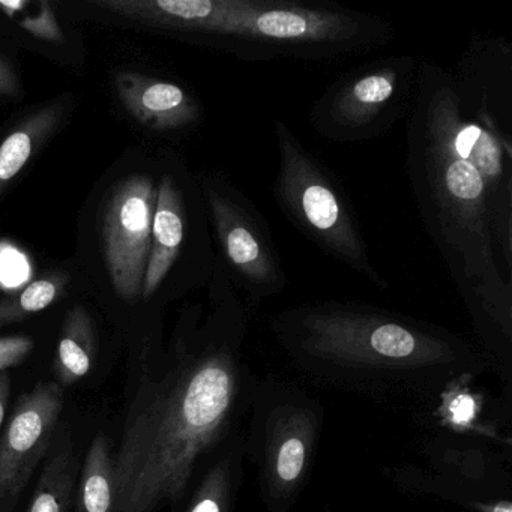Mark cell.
<instances>
[{
	"instance_id": "cell-23",
	"label": "cell",
	"mask_w": 512,
	"mask_h": 512,
	"mask_svg": "<svg viewBox=\"0 0 512 512\" xmlns=\"http://www.w3.org/2000/svg\"><path fill=\"white\" fill-rule=\"evenodd\" d=\"M20 86L16 74L7 62L0 59V97L14 98L19 94Z\"/></svg>"
},
{
	"instance_id": "cell-9",
	"label": "cell",
	"mask_w": 512,
	"mask_h": 512,
	"mask_svg": "<svg viewBox=\"0 0 512 512\" xmlns=\"http://www.w3.org/2000/svg\"><path fill=\"white\" fill-rule=\"evenodd\" d=\"M199 185L217 239V259L248 311H256L289 286L271 227L253 200L223 176L205 175Z\"/></svg>"
},
{
	"instance_id": "cell-4",
	"label": "cell",
	"mask_w": 512,
	"mask_h": 512,
	"mask_svg": "<svg viewBox=\"0 0 512 512\" xmlns=\"http://www.w3.org/2000/svg\"><path fill=\"white\" fill-rule=\"evenodd\" d=\"M388 22L335 4L299 0H229L221 46L247 61L293 56L325 61L383 46Z\"/></svg>"
},
{
	"instance_id": "cell-18",
	"label": "cell",
	"mask_w": 512,
	"mask_h": 512,
	"mask_svg": "<svg viewBox=\"0 0 512 512\" xmlns=\"http://www.w3.org/2000/svg\"><path fill=\"white\" fill-rule=\"evenodd\" d=\"M76 512H115L113 455L103 434H97L83 461Z\"/></svg>"
},
{
	"instance_id": "cell-24",
	"label": "cell",
	"mask_w": 512,
	"mask_h": 512,
	"mask_svg": "<svg viewBox=\"0 0 512 512\" xmlns=\"http://www.w3.org/2000/svg\"><path fill=\"white\" fill-rule=\"evenodd\" d=\"M11 395V376L4 371L0 373V433L4 430L5 415H7L8 403Z\"/></svg>"
},
{
	"instance_id": "cell-10",
	"label": "cell",
	"mask_w": 512,
	"mask_h": 512,
	"mask_svg": "<svg viewBox=\"0 0 512 512\" xmlns=\"http://www.w3.org/2000/svg\"><path fill=\"white\" fill-rule=\"evenodd\" d=\"M157 188L151 176H130L116 185L104 208L107 272L119 298L130 304L142 299Z\"/></svg>"
},
{
	"instance_id": "cell-2",
	"label": "cell",
	"mask_w": 512,
	"mask_h": 512,
	"mask_svg": "<svg viewBox=\"0 0 512 512\" xmlns=\"http://www.w3.org/2000/svg\"><path fill=\"white\" fill-rule=\"evenodd\" d=\"M248 325L250 311L217 259L208 317L190 323L131 404L113 457L115 512L181 502L206 455L244 430L256 379L245 356Z\"/></svg>"
},
{
	"instance_id": "cell-13",
	"label": "cell",
	"mask_w": 512,
	"mask_h": 512,
	"mask_svg": "<svg viewBox=\"0 0 512 512\" xmlns=\"http://www.w3.org/2000/svg\"><path fill=\"white\" fill-rule=\"evenodd\" d=\"M115 86L130 115L152 130H184L202 118L197 98L176 83L137 73H119Z\"/></svg>"
},
{
	"instance_id": "cell-6",
	"label": "cell",
	"mask_w": 512,
	"mask_h": 512,
	"mask_svg": "<svg viewBox=\"0 0 512 512\" xmlns=\"http://www.w3.org/2000/svg\"><path fill=\"white\" fill-rule=\"evenodd\" d=\"M278 167L274 197L287 220L328 256L386 289L362 238L349 197L334 173L317 160L284 121L274 122Z\"/></svg>"
},
{
	"instance_id": "cell-22",
	"label": "cell",
	"mask_w": 512,
	"mask_h": 512,
	"mask_svg": "<svg viewBox=\"0 0 512 512\" xmlns=\"http://www.w3.org/2000/svg\"><path fill=\"white\" fill-rule=\"evenodd\" d=\"M34 350V340L23 335L0 337V373L22 364Z\"/></svg>"
},
{
	"instance_id": "cell-17",
	"label": "cell",
	"mask_w": 512,
	"mask_h": 512,
	"mask_svg": "<svg viewBox=\"0 0 512 512\" xmlns=\"http://www.w3.org/2000/svg\"><path fill=\"white\" fill-rule=\"evenodd\" d=\"M97 353V338L91 317L83 308L68 313L56 350L55 371L59 385L71 386L91 371Z\"/></svg>"
},
{
	"instance_id": "cell-15",
	"label": "cell",
	"mask_w": 512,
	"mask_h": 512,
	"mask_svg": "<svg viewBox=\"0 0 512 512\" xmlns=\"http://www.w3.org/2000/svg\"><path fill=\"white\" fill-rule=\"evenodd\" d=\"M433 412L445 433L493 442L511 452V425L488 418L487 398L476 392L472 383L452 386L433 404Z\"/></svg>"
},
{
	"instance_id": "cell-7",
	"label": "cell",
	"mask_w": 512,
	"mask_h": 512,
	"mask_svg": "<svg viewBox=\"0 0 512 512\" xmlns=\"http://www.w3.org/2000/svg\"><path fill=\"white\" fill-rule=\"evenodd\" d=\"M421 464L386 470L404 493L434 497L467 512H512L511 454L473 437L442 433L425 440Z\"/></svg>"
},
{
	"instance_id": "cell-12",
	"label": "cell",
	"mask_w": 512,
	"mask_h": 512,
	"mask_svg": "<svg viewBox=\"0 0 512 512\" xmlns=\"http://www.w3.org/2000/svg\"><path fill=\"white\" fill-rule=\"evenodd\" d=\"M191 215L188 194L172 173L161 176L152 218L151 251L143 280L142 299L149 301L187 250Z\"/></svg>"
},
{
	"instance_id": "cell-1",
	"label": "cell",
	"mask_w": 512,
	"mask_h": 512,
	"mask_svg": "<svg viewBox=\"0 0 512 512\" xmlns=\"http://www.w3.org/2000/svg\"><path fill=\"white\" fill-rule=\"evenodd\" d=\"M406 170L421 220L512 398V47L473 37L454 71L419 61Z\"/></svg>"
},
{
	"instance_id": "cell-5",
	"label": "cell",
	"mask_w": 512,
	"mask_h": 512,
	"mask_svg": "<svg viewBox=\"0 0 512 512\" xmlns=\"http://www.w3.org/2000/svg\"><path fill=\"white\" fill-rule=\"evenodd\" d=\"M245 427V455L266 512H292L322 442V401L293 380L256 376Z\"/></svg>"
},
{
	"instance_id": "cell-21",
	"label": "cell",
	"mask_w": 512,
	"mask_h": 512,
	"mask_svg": "<svg viewBox=\"0 0 512 512\" xmlns=\"http://www.w3.org/2000/svg\"><path fill=\"white\" fill-rule=\"evenodd\" d=\"M0 10L38 40L49 41V43H62L65 40L64 32L56 20L52 7L44 0H40V2H31V0L0 2Z\"/></svg>"
},
{
	"instance_id": "cell-11",
	"label": "cell",
	"mask_w": 512,
	"mask_h": 512,
	"mask_svg": "<svg viewBox=\"0 0 512 512\" xmlns=\"http://www.w3.org/2000/svg\"><path fill=\"white\" fill-rule=\"evenodd\" d=\"M64 388L41 382L17 400L0 433V512H13L50 443L64 409Z\"/></svg>"
},
{
	"instance_id": "cell-16",
	"label": "cell",
	"mask_w": 512,
	"mask_h": 512,
	"mask_svg": "<svg viewBox=\"0 0 512 512\" xmlns=\"http://www.w3.org/2000/svg\"><path fill=\"white\" fill-rule=\"evenodd\" d=\"M65 107L62 103L47 104L26 116L0 143V197L17 178L61 124Z\"/></svg>"
},
{
	"instance_id": "cell-8",
	"label": "cell",
	"mask_w": 512,
	"mask_h": 512,
	"mask_svg": "<svg viewBox=\"0 0 512 512\" xmlns=\"http://www.w3.org/2000/svg\"><path fill=\"white\" fill-rule=\"evenodd\" d=\"M418 65L413 55L394 56L344 74L311 107V127L335 143L383 136L409 110Z\"/></svg>"
},
{
	"instance_id": "cell-25",
	"label": "cell",
	"mask_w": 512,
	"mask_h": 512,
	"mask_svg": "<svg viewBox=\"0 0 512 512\" xmlns=\"http://www.w3.org/2000/svg\"><path fill=\"white\" fill-rule=\"evenodd\" d=\"M325 512H334V511H332V509H331V508H326V509H325Z\"/></svg>"
},
{
	"instance_id": "cell-14",
	"label": "cell",
	"mask_w": 512,
	"mask_h": 512,
	"mask_svg": "<svg viewBox=\"0 0 512 512\" xmlns=\"http://www.w3.org/2000/svg\"><path fill=\"white\" fill-rule=\"evenodd\" d=\"M244 430L224 440L197 467L182 512H236L245 481Z\"/></svg>"
},
{
	"instance_id": "cell-20",
	"label": "cell",
	"mask_w": 512,
	"mask_h": 512,
	"mask_svg": "<svg viewBox=\"0 0 512 512\" xmlns=\"http://www.w3.org/2000/svg\"><path fill=\"white\" fill-rule=\"evenodd\" d=\"M65 277L40 278L10 298L0 299V326L40 313L64 292Z\"/></svg>"
},
{
	"instance_id": "cell-19",
	"label": "cell",
	"mask_w": 512,
	"mask_h": 512,
	"mask_svg": "<svg viewBox=\"0 0 512 512\" xmlns=\"http://www.w3.org/2000/svg\"><path fill=\"white\" fill-rule=\"evenodd\" d=\"M77 458L62 448L47 460L26 512H67L76 488Z\"/></svg>"
},
{
	"instance_id": "cell-3",
	"label": "cell",
	"mask_w": 512,
	"mask_h": 512,
	"mask_svg": "<svg viewBox=\"0 0 512 512\" xmlns=\"http://www.w3.org/2000/svg\"><path fill=\"white\" fill-rule=\"evenodd\" d=\"M269 331L302 376L374 398L434 404L488 370L481 352L445 326L362 302L286 308Z\"/></svg>"
}]
</instances>
